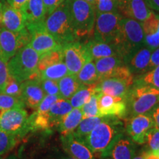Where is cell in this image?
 <instances>
[{
  "label": "cell",
  "instance_id": "30bf717a",
  "mask_svg": "<svg viewBox=\"0 0 159 159\" xmlns=\"http://www.w3.org/2000/svg\"><path fill=\"white\" fill-rule=\"evenodd\" d=\"M28 114L24 108L3 111L0 114V129L15 136L28 131Z\"/></svg>",
  "mask_w": 159,
  "mask_h": 159
},
{
  "label": "cell",
  "instance_id": "d6986e66",
  "mask_svg": "<svg viewBox=\"0 0 159 159\" xmlns=\"http://www.w3.org/2000/svg\"><path fill=\"white\" fill-rule=\"evenodd\" d=\"M97 87L102 94L122 97L126 99L131 85L122 79L107 77L99 80L97 84Z\"/></svg>",
  "mask_w": 159,
  "mask_h": 159
},
{
  "label": "cell",
  "instance_id": "f5cc1de1",
  "mask_svg": "<svg viewBox=\"0 0 159 159\" xmlns=\"http://www.w3.org/2000/svg\"><path fill=\"white\" fill-rule=\"evenodd\" d=\"M83 1H85V2H87L90 3V4H91V5H94V2H95V1H96V0H83Z\"/></svg>",
  "mask_w": 159,
  "mask_h": 159
},
{
  "label": "cell",
  "instance_id": "7402d4cb",
  "mask_svg": "<svg viewBox=\"0 0 159 159\" xmlns=\"http://www.w3.org/2000/svg\"><path fill=\"white\" fill-rule=\"evenodd\" d=\"M136 143L124 134L113 145L108 156L112 159H132L136 155Z\"/></svg>",
  "mask_w": 159,
  "mask_h": 159
},
{
  "label": "cell",
  "instance_id": "ab89813d",
  "mask_svg": "<svg viewBox=\"0 0 159 159\" xmlns=\"http://www.w3.org/2000/svg\"><path fill=\"white\" fill-rule=\"evenodd\" d=\"M41 85L46 95H54L61 98L57 81L52 80H41Z\"/></svg>",
  "mask_w": 159,
  "mask_h": 159
},
{
  "label": "cell",
  "instance_id": "cb8c5ba5",
  "mask_svg": "<svg viewBox=\"0 0 159 159\" xmlns=\"http://www.w3.org/2000/svg\"><path fill=\"white\" fill-rule=\"evenodd\" d=\"M98 75L99 81L101 80L111 77L119 66L125 64L122 59L119 56L102 57L94 61Z\"/></svg>",
  "mask_w": 159,
  "mask_h": 159
},
{
  "label": "cell",
  "instance_id": "7bdbcfd3",
  "mask_svg": "<svg viewBox=\"0 0 159 159\" xmlns=\"http://www.w3.org/2000/svg\"><path fill=\"white\" fill-rule=\"evenodd\" d=\"M44 5L47 16L51 14L65 0H42Z\"/></svg>",
  "mask_w": 159,
  "mask_h": 159
},
{
  "label": "cell",
  "instance_id": "7dc6e473",
  "mask_svg": "<svg viewBox=\"0 0 159 159\" xmlns=\"http://www.w3.org/2000/svg\"><path fill=\"white\" fill-rule=\"evenodd\" d=\"M150 9L159 12V0H145Z\"/></svg>",
  "mask_w": 159,
  "mask_h": 159
},
{
  "label": "cell",
  "instance_id": "7c38bea8",
  "mask_svg": "<svg viewBox=\"0 0 159 159\" xmlns=\"http://www.w3.org/2000/svg\"><path fill=\"white\" fill-rule=\"evenodd\" d=\"M28 31L31 35L29 45L39 53V55L63 47L47 30L45 24Z\"/></svg>",
  "mask_w": 159,
  "mask_h": 159
},
{
  "label": "cell",
  "instance_id": "ffe728a7",
  "mask_svg": "<svg viewBox=\"0 0 159 159\" xmlns=\"http://www.w3.org/2000/svg\"><path fill=\"white\" fill-rule=\"evenodd\" d=\"M144 34L145 46L152 51L159 47L158 14L151 11L149 16L142 22Z\"/></svg>",
  "mask_w": 159,
  "mask_h": 159
},
{
  "label": "cell",
  "instance_id": "2e32d148",
  "mask_svg": "<svg viewBox=\"0 0 159 159\" xmlns=\"http://www.w3.org/2000/svg\"><path fill=\"white\" fill-rule=\"evenodd\" d=\"M21 98L25 105L36 109L46 96L39 77L29 79L21 83Z\"/></svg>",
  "mask_w": 159,
  "mask_h": 159
},
{
  "label": "cell",
  "instance_id": "60d3db41",
  "mask_svg": "<svg viewBox=\"0 0 159 159\" xmlns=\"http://www.w3.org/2000/svg\"><path fill=\"white\" fill-rule=\"evenodd\" d=\"M60 99L59 97L54 96V95H46L44 98L42 99L38 108H36L35 112L39 114H45L48 112L49 108L54 103L56 102L57 99Z\"/></svg>",
  "mask_w": 159,
  "mask_h": 159
},
{
  "label": "cell",
  "instance_id": "11a10c76",
  "mask_svg": "<svg viewBox=\"0 0 159 159\" xmlns=\"http://www.w3.org/2000/svg\"><path fill=\"white\" fill-rule=\"evenodd\" d=\"M158 33H159V14H158Z\"/></svg>",
  "mask_w": 159,
  "mask_h": 159
},
{
  "label": "cell",
  "instance_id": "f6af8a7d",
  "mask_svg": "<svg viewBox=\"0 0 159 159\" xmlns=\"http://www.w3.org/2000/svg\"><path fill=\"white\" fill-rule=\"evenodd\" d=\"M29 0H7V2L9 5L17 9H21Z\"/></svg>",
  "mask_w": 159,
  "mask_h": 159
},
{
  "label": "cell",
  "instance_id": "ba28073f",
  "mask_svg": "<svg viewBox=\"0 0 159 159\" xmlns=\"http://www.w3.org/2000/svg\"><path fill=\"white\" fill-rule=\"evenodd\" d=\"M30 33L25 28L15 33L5 27H0V57L7 63L21 47L28 44L30 41Z\"/></svg>",
  "mask_w": 159,
  "mask_h": 159
},
{
  "label": "cell",
  "instance_id": "d590c367",
  "mask_svg": "<svg viewBox=\"0 0 159 159\" xmlns=\"http://www.w3.org/2000/svg\"><path fill=\"white\" fill-rule=\"evenodd\" d=\"M16 136L0 129V156H3L14 148L16 143Z\"/></svg>",
  "mask_w": 159,
  "mask_h": 159
},
{
  "label": "cell",
  "instance_id": "4fadbf2b",
  "mask_svg": "<svg viewBox=\"0 0 159 159\" xmlns=\"http://www.w3.org/2000/svg\"><path fill=\"white\" fill-rule=\"evenodd\" d=\"M61 140L63 150L68 156L77 159H94V154L85 144V139L75 131L61 136Z\"/></svg>",
  "mask_w": 159,
  "mask_h": 159
},
{
  "label": "cell",
  "instance_id": "8fae6325",
  "mask_svg": "<svg viewBox=\"0 0 159 159\" xmlns=\"http://www.w3.org/2000/svg\"><path fill=\"white\" fill-rule=\"evenodd\" d=\"M154 127L155 123L151 115L139 114L128 121L125 131L135 143L143 144L146 142L148 132Z\"/></svg>",
  "mask_w": 159,
  "mask_h": 159
},
{
  "label": "cell",
  "instance_id": "9f6ffc18",
  "mask_svg": "<svg viewBox=\"0 0 159 159\" xmlns=\"http://www.w3.org/2000/svg\"><path fill=\"white\" fill-rule=\"evenodd\" d=\"M9 159H16V158H14V157H12V158H9Z\"/></svg>",
  "mask_w": 159,
  "mask_h": 159
},
{
  "label": "cell",
  "instance_id": "484cf974",
  "mask_svg": "<svg viewBox=\"0 0 159 159\" xmlns=\"http://www.w3.org/2000/svg\"><path fill=\"white\" fill-rule=\"evenodd\" d=\"M82 119L83 114L81 108H72L57 125V130L61 133V136L70 134L75 131Z\"/></svg>",
  "mask_w": 159,
  "mask_h": 159
},
{
  "label": "cell",
  "instance_id": "ee69618b",
  "mask_svg": "<svg viewBox=\"0 0 159 159\" xmlns=\"http://www.w3.org/2000/svg\"><path fill=\"white\" fill-rule=\"evenodd\" d=\"M159 65V47L154 49L152 52V54H151L150 63H149L148 66V71H150L151 69H152L155 67H156L157 66Z\"/></svg>",
  "mask_w": 159,
  "mask_h": 159
},
{
  "label": "cell",
  "instance_id": "7a4b0ae2",
  "mask_svg": "<svg viewBox=\"0 0 159 159\" xmlns=\"http://www.w3.org/2000/svg\"><path fill=\"white\" fill-rule=\"evenodd\" d=\"M116 45L118 47L119 55L125 64L139 49L145 46L142 23L136 20L122 16Z\"/></svg>",
  "mask_w": 159,
  "mask_h": 159
},
{
  "label": "cell",
  "instance_id": "f907efd6",
  "mask_svg": "<svg viewBox=\"0 0 159 159\" xmlns=\"http://www.w3.org/2000/svg\"><path fill=\"white\" fill-rule=\"evenodd\" d=\"M57 159H77L75 158L74 157H71V156H59L58 158H57Z\"/></svg>",
  "mask_w": 159,
  "mask_h": 159
},
{
  "label": "cell",
  "instance_id": "e575fe53",
  "mask_svg": "<svg viewBox=\"0 0 159 159\" xmlns=\"http://www.w3.org/2000/svg\"><path fill=\"white\" fill-rule=\"evenodd\" d=\"M25 105L21 97L0 93V111H6L14 108H24Z\"/></svg>",
  "mask_w": 159,
  "mask_h": 159
},
{
  "label": "cell",
  "instance_id": "9a60e30c",
  "mask_svg": "<svg viewBox=\"0 0 159 159\" xmlns=\"http://www.w3.org/2000/svg\"><path fill=\"white\" fill-rule=\"evenodd\" d=\"M20 11L25 18L27 30L45 24L47 16L42 0H29Z\"/></svg>",
  "mask_w": 159,
  "mask_h": 159
},
{
  "label": "cell",
  "instance_id": "277c9868",
  "mask_svg": "<svg viewBox=\"0 0 159 159\" xmlns=\"http://www.w3.org/2000/svg\"><path fill=\"white\" fill-rule=\"evenodd\" d=\"M39 57V53L29 43L21 47L7 63L9 75L19 83L39 77L38 71Z\"/></svg>",
  "mask_w": 159,
  "mask_h": 159
},
{
  "label": "cell",
  "instance_id": "681fc988",
  "mask_svg": "<svg viewBox=\"0 0 159 159\" xmlns=\"http://www.w3.org/2000/svg\"><path fill=\"white\" fill-rule=\"evenodd\" d=\"M145 153H146V151H143V152H141L138 155H135L134 158L132 159H145Z\"/></svg>",
  "mask_w": 159,
  "mask_h": 159
},
{
  "label": "cell",
  "instance_id": "816d5d0a",
  "mask_svg": "<svg viewBox=\"0 0 159 159\" xmlns=\"http://www.w3.org/2000/svg\"><path fill=\"white\" fill-rule=\"evenodd\" d=\"M2 4L0 2V23L2 20Z\"/></svg>",
  "mask_w": 159,
  "mask_h": 159
},
{
  "label": "cell",
  "instance_id": "44dd1931",
  "mask_svg": "<svg viewBox=\"0 0 159 159\" xmlns=\"http://www.w3.org/2000/svg\"><path fill=\"white\" fill-rule=\"evenodd\" d=\"M152 52V49L144 46L139 49L125 63L133 75H139V76L148 72Z\"/></svg>",
  "mask_w": 159,
  "mask_h": 159
},
{
  "label": "cell",
  "instance_id": "74e56055",
  "mask_svg": "<svg viewBox=\"0 0 159 159\" xmlns=\"http://www.w3.org/2000/svg\"><path fill=\"white\" fill-rule=\"evenodd\" d=\"M145 144L148 151H156L159 150V129L154 127L150 129L146 138Z\"/></svg>",
  "mask_w": 159,
  "mask_h": 159
},
{
  "label": "cell",
  "instance_id": "e0dca14e",
  "mask_svg": "<svg viewBox=\"0 0 159 159\" xmlns=\"http://www.w3.org/2000/svg\"><path fill=\"white\" fill-rule=\"evenodd\" d=\"M151 11L145 0H119L118 12L123 17L142 23L150 16Z\"/></svg>",
  "mask_w": 159,
  "mask_h": 159
},
{
  "label": "cell",
  "instance_id": "f1b7e54d",
  "mask_svg": "<svg viewBox=\"0 0 159 159\" xmlns=\"http://www.w3.org/2000/svg\"><path fill=\"white\" fill-rule=\"evenodd\" d=\"M97 90V84L82 86L69 99L73 108H81V107L90 99L91 95Z\"/></svg>",
  "mask_w": 159,
  "mask_h": 159
},
{
  "label": "cell",
  "instance_id": "c3c4849f",
  "mask_svg": "<svg viewBox=\"0 0 159 159\" xmlns=\"http://www.w3.org/2000/svg\"><path fill=\"white\" fill-rule=\"evenodd\" d=\"M145 159H159V155L154 153L152 151H146Z\"/></svg>",
  "mask_w": 159,
  "mask_h": 159
},
{
  "label": "cell",
  "instance_id": "6da1fadb",
  "mask_svg": "<svg viewBox=\"0 0 159 159\" xmlns=\"http://www.w3.org/2000/svg\"><path fill=\"white\" fill-rule=\"evenodd\" d=\"M125 128L116 116H104V119L85 137V142L93 154L102 158L108 157L113 145L122 135Z\"/></svg>",
  "mask_w": 159,
  "mask_h": 159
},
{
  "label": "cell",
  "instance_id": "8d00e7d4",
  "mask_svg": "<svg viewBox=\"0 0 159 159\" xmlns=\"http://www.w3.org/2000/svg\"><path fill=\"white\" fill-rule=\"evenodd\" d=\"M119 0H96L94 7L96 13L118 12Z\"/></svg>",
  "mask_w": 159,
  "mask_h": 159
},
{
  "label": "cell",
  "instance_id": "1f68e13d",
  "mask_svg": "<svg viewBox=\"0 0 159 159\" xmlns=\"http://www.w3.org/2000/svg\"><path fill=\"white\" fill-rule=\"evenodd\" d=\"M104 119L103 117H87V118H83L80 121L78 126L75 130V133L79 136L85 139L88 135L93 130L97 125L99 124Z\"/></svg>",
  "mask_w": 159,
  "mask_h": 159
},
{
  "label": "cell",
  "instance_id": "5bb4252c",
  "mask_svg": "<svg viewBox=\"0 0 159 159\" xmlns=\"http://www.w3.org/2000/svg\"><path fill=\"white\" fill-rule=\"evenodd\" d=\"M99 114L100 117L116 116L122 118L128 114L126 99L101 93L98 99Z\"/></svg>",
  "mask_w": 159,
  "mask_h": 159
},
{
  "label": "cell",
  "instance_id": "b9f144b4",
  "mask_svg": "<svg viewBox=\"0 0 159 159\" xmlns=\"http://www.w3.org/2000/svg\"><path fill=\"white\" fill-rule=\"evenodd\" d=\"M9 78L7 63H5L0 57V93H3Z\"/></svg>",
  "mask_w": 159,
  "mask_h": 159
},
{
  "label": "cell",
  "instance_id": "9c48e42d",
  "mask_svg": "<svg viewBox=\"0 0 159 159\" xmlns=\"http://www.w3.org/2000/svg\"><path fill=\"white\" fill-rule=\"evenodd\" d=\"M63 52L69 75H76L85 63L92 61L85 43L78 41L63 46Z\"/></svg>",
  "mask_w": 159,
  "mask_h": 159
},
{
  "label": "cell",
  "instance_id": "d6a6232c",
  "mask_svg": "<svg viewBox=\"0 0 159 159\" xmlns=\"http://www.w3.org/2000/svg\"><path fill=\"white\" fill-rule=\"evenodd\" d=\"M100 94V91L97 87V90L94 91V94L91 95L90 99L81 107L83 118L94 116L100 117L99 114L98 108V99Z\"/></svg>",
  "mask_w": 159,
  "mask_h": 159
},
{
  "label": "cell",
  "instance_id": "83f0119b",
  "mask_svg": "<svg viewBox=\"0 0 159 159\" xmlns=\"http://www.w3.org/2000/svg\"><path fill=\"white\" fill-rule=\"evenodd\" d=\"M76 76L79 82L83 85L97 84L99 78L94 61H91L85 63Z\"/></svg>",
  "mask_w": 159,
  "mask_h": 159
},
{
  "label": "cell",
  "instance_id": "ac0fdd59",
  "mask_svg": "<svg viewBox=\"0 0 159 159\" xmlns=\"http://www.w3.org/2000/svg\"><path fill=\"white\" fill-rule=\"evenodd\" d=\"M0 25L8 30L15 33L26 28L25 20L21 11L8 4L2 5V14Z\"/></svg>",
  "mask_w": 159,
  "mask_h": 159
},
{
  "label": "cell",
  "instance_id": "52a82bcc",
  "mask_svg": "<svg viewBox=\"0 0 159 159\" xmlns=\"http://www.w3.org/2000/svg\"><path fill=\"white\" fill-rule=\"evenodd\" d=\"M122 16L119 12L96 13L94 27V40L116 44Z\"/></svg>",
  "mask_w": 159,
  "mask_h": 159
},
{
  "label": "cell",
  "instance_id": "6f0895ef",
  "mask_svg": "<svg viewBox=\"0 0 159 159\" xmlns=\"http://www.w3.org/2000/svg\"><path fill=\"white\" fill-rule=\"evenodd\" d=\"M49 159H50V158H49ZM53 159H57V158H53Z\"/></svg>",
  "mask_w": 159,
  "mask_h": 159
},
{
  "label": "cell",
  "instance_id": "f546056e",
  "mask_svg": "<svg viewBox=\"0 0 159 159\" xmlns=\"http://www.w3.org/2000/svg\"><path fill=\"white\" fill-rule=\"evenodd\" d=\"M39 78L41 80H52L58 81L66 75H69L66 65L63 61L55 63L39 72Z\"/></svg>",
  "mask_w": 159,
  "mask_h": 159
},
{
  "label": "cell",
  "instance_id": "603a6c76",
  "mask_svg": "<svg viewBox=\"0 0 159 159\" xmlns=\"http://www.w3.org/2000/svg\"><path fill=\"white\" fill-rule=\"evenodd\" d=\"M85 45L90 53L92 61L111 56L120 57L118 47L115 43L101 42L93 39L85 43Z\"/></svg>",
  "mask_w": 159,
  "mask_h": 159
},
{
  "label": "cell",
  "instance_id": "4316f807",
  "mask_svg": "<svg viewBox=\"0 0 159 159\" xmlns=\"http://www.w3.org/2000/svg\"><path fill=\"white\" fill-rule=\"evenodd\" d=\"M60 97L64 99H69L73 94L82 86L76 75H67L57 81Z\"/></svg>",
  "mask_w": 159,
  "mask_h": 159
},
{
  "label": "cell",
  "instance_id": "836d02e7",
  "mask_svg": "<svg viewBox=\"0 0 159 159\" xmlns=\"http://www.w3.org/2000/svg\"><path fill=\"white\" fill-rule=\"evenodd\" d=\"M134 82L150 85L159 90V65L148 72L139 75L134 79Z\"/></svg>",
  "mask_w": 159,
  "mask_h": 159
},
{
  "label": "cell",
  "instance_id": "db71d44e",
  "mask_svg": "<svg viewBox=\"0 0 159 159\" xmlns=\"http://www.w3.org/2000/svg\"><path fill=\"white\" fill-rule=\"evenodd\" d=\"M152 152H153L154 153H156V154H157V155H159V150H156V151H152Z\"/></svg>",
  "mask_w": 159,
  "mask_h": 159
},
{
  "label": "cell",
  "instance_id": "8992f818",
  "mask_svg": "<svg viewBox=\"0 0 159 159\" xmlns=\"http://www.w3.org/2000/svg\"><path fill=\"white\" fill-rule=\"evenodd\" d=\"M68 3L77 40L92 34L96 19L94 5L83 0H68Z\"/></svg>",
  "mask_w": 159,
  "mask_h": 159
},
{
  "label": "cell",
  "instance_id": "f35d334b",
  "mask_svg": "<svg viewBox=\"0 0 159 159\" xmlns=\"http://www.w3.org/2000/svg\"><path fill=\"white\" fill-rule=\"evenodd\" d=\"M21 83L18 82L17 80H16L14 78L9 75V78L7 80V84H6L3 93L13 97H21Z\"/></svg>",
  "mask_w": 159,
  "mask_h": 159
},
{
  "label": "cell",
  "instance_id": "5b68a950",
  "mask_svg": "<svg viewBox=\"0 0 159 159\" xmlns=\"http://www.w3.org/2000/svg\"><path fill=\"white\" fill-rule=\"evenodd\" d=\"M128 114L133 116L152 111L159 103V90L150 85L134 83L126 97Z\"/></svg>",
  "mask_w": 159,
  "mask_h": 159
},
{
  "label": "cell",
  "instance_id": "4dcf8cb0",
  "mask_svg": "<svg viewBox=\"0 0 159 159\" xmlns=\"http://www.w3.org/2000/svg\"><path fill=\"white\" fill-rule=\"evenodd\" d=\"M63 61V47L54 49L48 52L40 55L39 63H38V71L41 72L43 69L55 63Z\"/></svg>",
  "mask_w": 159,
  "mask_h": 159
},
{
  "label": "cell",
  "instance_id": "bcb514c9",
  "mask_svg": "<svg viewBox=\"0 0 159 159\" xmlns=\"http://www.w3.org/2000/svg\"><path fill=\"white\" fill-rule=\"evenodd\" d=\"M151 116L154 121L155 127L159 129V103L156 106V108L152 109Z\"/></svg>",
  "mask_w": 159,
  "mask_h": 159
},
{
  "label": "cell",
  "instance_id": "d4e9b609",
  "mask_svg": "<svg viewBox=\"0 0 159 159\" xmlns=\"http://www.w3.org/2000/svg\"><path fill=\"white\" fill-rule=\"evenodd\" d=\"M69 99H64L60 98L51 106L49 110L47 112L49 119V127H57L63 117L72 110Z\"/></svg>",
  "mask_w": 159,
  "mask_h": 159
},
{
  "label": "cell",
  "instance_id": "3957f363",
  "mask_svg": "<svg viewBox=\"0 0 159 159\" xmlns=\"http://www.w3.org/2000/svg\"><path fill=\"white\" fill-rule=\"evenodd\" d=\"M45 27L62 46L78 41L71 22L68 0H65L51 14L47 16Z\"/></svg>",
  "mask_w": 159,
  "mask_h": 159
}]
</instances>
